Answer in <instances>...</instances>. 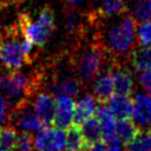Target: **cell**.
<instances>
[{"mask_svg":"<svg viewBox=\"0 0 151 151\" xmlns=\"http://www.w3.org/2000/svg\"><path fill=\"white\" fill-rule=\"evenodd\" d=\"M136 39V21L132 17L120 15L107 27L104 44L116 55L127 53Z\"/></svg>","mask_w":151,"mask_h":151,"instance_id":"obj_1","label":"cell"},{"mask_svg":"<svg viewBox=\"0 0 151 151\" xmlns=\"http://www.w3.org/2000/svg\"><path fill=\"white\" fill-rule=\"evenodd\" d=\"M54 14L50 6H44L32 20L27 14L21 15L19 21L21 35L32 42V45L42 47L54 31Z\"/></svg>","mask_w":151,"mask_h":151,"instance_id":"obj_2","label":"cell"},{"mask_svg":"<svg viewBox=\"0 0 151 151\" xmlns=\"http://www.w3.org/2000/svg\"><path fill=\"white\" fill-rule=\"evenodd\" d=\"M33 48L31 41L24 37L19 38V33H12L0 38V61L9 71H18Z\"/></svg>","mask_w":151,"mask_h":151,"instance_id":"obj_3","label":"cell"},{"mask_svg":"<svg viewBox=\"0 0 151 151\" xmlns=\"http://www.w3.org/2000/svg\"><path fill=\"white\" fill-rule=\"evenodd\" d=\"M31 80L24 73L11 71L9 74L0 77V92L9 103H18L29 93Z\"/></svg>","mask_w":151,"mask_h":151,"instance_id":"obj_4","label":"cell"},{"mask_svg":"<svg viewBox=\"0 0 151 151\" xmlns=\"http://www.w3.org/2000/svg\"><path fill=\"white\" fill-rule=\"evenodd\" d=\"M103 64V50L99 46H90L78 58L77 74L81 83H90L100 71Z\"/></svg>","mask_w":151,"mask_h":151,"instance_id":"obj_5","label":"cell"},{"mask_svg":"<svg viewBox=\"0 0 151 151\" xmlns=\"http://www.w3.org/2000/svg\"><path fill=\"white\" fill-rule=\"evenodd\" d=\"M33 144L37 151H65L66 136L64 130L46 126L39 131Z\"/></svg>","mask_w":151,"mask_h":151,"instance_id":"obj_6","label":"cell"},{"mask_svg":"<svg viewBox=\"0 0 151 151\" xmlns=\"http://www.w3.org/2000/svg\"><path fill=\"white\" fill-rule=\"evenodd\" d=\"M54 116L52 125L60 129L66 130L73 123V112H74V100L70 96L57 94L54 98Z\"/></svg>","mask_w":151,"mask_h":151,"instance_id":"obj_7","label":"cell"},{"mask_svg":"<svg viewBox=\"0 0 151 151\" xmlns=\"http://www.w3.org/2000/svg\"><path fill=\"white\" fill-rule=\"evenodd\" d=\"M54 109H55V104L52 94L41 92L35 97V100L33 104V111L38 116V118L41 120L45 127L52 125Z\"/></svg>","mask_w":151,"mask_h":151,"instance_id":"obj_8","label":"cell"},{"mask_svg":"<svg viewBox=\"0 0 151 151\" xmlns=\"http://www.w3.org/2000/svg\"><path fill=\"white\" fill-rule=\"evenodd\" d=\"M133 99L132 118L138 126H147L151 124V96L136 93Z\"/></svg>","mask_w":151,"mask_h":151,"instance_id":"obj_9","label":"cell"},{"mask_svg":"<svg viewBox=\"0 0 151 151\" xmlns=\"http://www.w3.org/2000/svg\"><path fill=\"white\" fill-rule=\"evenodd\" d=\"M94 98L99 103H106L109 98L113 94V83H112V70L105 68L98 74L93 83Z\"/></svg>","mask_w":151,"mask_h":151,"instance_id":"obj_10","label":"cell"},{"mask_svg":"<svg viewBox=\"0 0 151 151\" xmlns=\"http://www.w3.org/2000/svg\"><path fill=\"white\" fill-rule=\"evenodd\" d=\"M96 119L99 124L101 131L103 140H106L114 136V126H116V118L111 112L110 107L106 103H99L96 107Z\"/></svg>","mask_w":151,"mask_h":151,"instance_id":"obj_11","label":"cell"},{"mask_svg":"<svg viewBox=\"0 0 151 151\" xmlns=\"http://www.w3.org/2000/svg\"><path fill=\"white\" fill-rule=\"evenodd\" d=\"M111 112L113 113L116 119H127L132 118L133 110V99L130 96H119L112 94L106 101Z\"/></svg>","mask_w":151,"mask_h":151,"instance_id":"obj_12","label":"cell"},{"mask_svg":"<svg viewBox=\"0 0 151 151\" xmlns=\"http://www.w3.org/2000/svg\"><path fill=\"white\" fill-rule=\"evenodd\" d=\"M97 107V99L91 94H86L83 97L77 104H74L73 112V123L76 125H83L86 120L94 117Z\"/></svg>","mask_w":151,"mask_h":151,"instance_id":"obj_13","label":"cell"},{"mask_svg":"<svg viewBox=\"0 0 151 151\" xmlns=\"http://www.w3.org/2000/svg\"><path fill=\"white\" fill-rule=\"evenodd\" d=\"M113 93L119 96H130L133 88V77L130 70L119 67L112 71Z\"/></svg>","mask_w":151,"mask_h":151,"instance_id":"obj_14","label":"cell"},{"mask_svg":"<svg viewBox=\"0 0 151 151\" xmlns=\"http://www.w3.org/2000/svg\"><path fill=\"white\" fill-rule=\"evenodd\" d=\"M139 131H140L139 126L131 118L119 119L116 123V126H114V134L122 140V143L124 145L132 142L137 137Z\"/></svg>","mask_w":151,"mask_h":151,"instance_id":"obj_15","label":"cell"},{"mask_svg":"<svg viewBox=\"0 0 151 151\" xmlns=\"http://www.w3.org/2000/svg\"><path fill=\"white\" fill-rule=\"evenodd\" d=\"M66 146L65 151H85L87 143L81 132V127L79 125L72 124L66 129Z\"/></svg>","mask_w":151,"mask_h":151,"instance_id":"obj_16","label":"cell"},{"mask_svg":"<svg viewBox=\"0 0 151 151\" xmlns=\"http://www.w3.org/2000/svg\"><path fill=\"white\" fill-rule=\"evenodd\" d=\"M131 65L138 72H145L151 70V47L140 46L134 48L131 54Z\"/></svg>","mask_w":151,"mask_h":151,"instance_id":"obj_17","label":"cell"},{"mask_svg":"<svg viewBox=\"0 0 151 151\" xmlns=\"http://www.w3.org/2000/svg\"><path fill=\"white\" fill-rule=\"evenodd\" d=\"M17 123H18L19 127L26 132H37V131L39 132L42 127H45L44 124L41 123V120L38 118V116L31 109L22 110L18 116Z\"/></svg>","mask_w":151,"mask_h":151,"instance_id":"obj_18","label":"cell"},{"mask_svg":"<svg viewBox=\"0 0 151 151\" xmlns=\"http://www.w3.org/2000/svg\"><path fill=\"white\" fill-rule=\"evenodd\" d=\"M125 151H151V129L139 131L137 137L125 145Z\"/></svg>","mask_w":151,"mask_h":151,"instance_id":"obj_19","label":"cell"},{"mask_svg":"<svg viewBox=\"0 0 151 151\" xmlns=\"http://www.w3.org/2000/svg\"><path fill=\"white\" fill-rule=\"evenodd\" d=\"M81 127V132L85 137V140L88 144L91 143H94L97 140H101V131H100V127H99V124L96 119V117H92L90 118L88 120H86L83 125H80Z\"/></svg>","mask_w":151,"mask_h":151,"instance_id":"obj_20","label":"cell"},{"mask_svg":"<svg viewBox=\"0 0 151 151\" xmlns=\"http://www.w3.org/2000/svg\"><path fill=\"white\" fill-rule=\"evenodd\" d=\"M57 94H65L73 97L79 92V81L71 77H65L57 81L53 86Z\"/></svg>","mask_w":151,"mask_h":151,"instance_id":"obj_21","label":"cell"},{"mask_svg":"<svg viewBox=\"0 0 151 151\" xmlns=\"http://www.w3.org/2000/svg\"><path fill=\"white\" fill-rule=\"evenodd\" d=\"M131 17L136 22H142L151 18V0H136L132 6Z\"/></svg>","mask_w":151,"mask_h":151,"instance_id":"obj_22","label":"cell"},{"mask_svg":"<svg viewBox=\"0 0 151 151\" xmlns=\"http://www.w3.org/2000/svg\"><path fill=\"white\" fill-rule=\"evenodd\" d=\"M99 11L103 17L109 18L124 13L123 0H99Z\"/></svg>","mask_w":151,"mask_h":151,"instance_id":"obj_23","label":"cell"},{"mask_svg":"<svg viewBox=\"0 0 151 151\" xmlns=\"http://www.w3.org/2000/svg\"><path fill=\"white\" fill-rule=\"evenodd\" d=\"M17 136H18L17 131L13 127H11V126L0 127V149L14 151Z\"/></svg>","mask_w":151,"mask_h":151,"instance_id":"obj_24","label":"cell"},{"mask_svg":"<svg viewBox=\"0 0 151 151\" xmlns=\"http://www.w3.org/2000/svg\"><path fill=\"white\" fill-rule=\"evenodd\" d=\"M136 34H137L138 41L143 46L151 47V18L139 24L138 28L136 29Z\"/></svg>","mask_w":151,"mask_h":151,"instance_id":"obj_25","label":"cell"},{"mask_svg":"<svg viewBox=\"0 0 151 151\" xmlns=\"http://www.w3.org/2000/svg\"><path fill=\"white\" fill-rule=\"evenodd\" d=\"M33 145V138L31 136L29 132L22 131L20 134L17 136L15 139V145H14V150L17 151H26L29 150Z\"/></svg>","mask_w":151,"mask_h":151,"instance_id":"obj_26","label":"cell"},{"mask_svg":"<svg viewBox=\"0 0 151 151\" xmlns=\"http://www.w3.org/2000/svg\"><path fill=\"white\" fill-rule=\"evenodd\" d=\"M138 79H139V83H140V86L143 87V90L147 94L151 96V70L142 72L138 77Z\"/></svg>","mask_w":151,"mask_h":151,"instance_id":"obj_27","label":"cell"},{"mask_svg":"<svg viewBox=\"0 0 151 151\" xmlns=\"http://www.w3.org/2000/svg\"><path fill=\"white\" fill-rule=\"evenodd\" d=\"M104 142L106 144L107 151H124L123 150V143H122V140L116 134L112 136L111 138L104 140Z\"/></svg>","mask_w":151,"mask_h":151,"instance_id":"obj_28","label":"cell"},{"mask_svg":"<svg viewBox=\"0 0 151 151\" xmlns=\"http://www.w3.org/2000/svg\"><path fill=\"white\" fill-rule=\"evenodd\" d=\"M85 151H107V147H106L105 142L101 139V140H97L94 143L88 144L86 146Z\"/></svg>","mask_w":151,"mask_h":151,"instance_id":"obj_29","label":"cell"},{"mask_svg":"<svg viewBox=\"0 0 151 151\" xmlns=\"http://www.w3.org/2000/svg\"><path fill=\"white\" fill-rule=\"evenodd\" d=\"M6 116H7L6 100H5V97L2 96V93L0 92V124L4 123V120L6 119Z\"/></svg>","mask_w":151,"mask_h":151,"instance_id":"obj_30","label":"cell"},{"mask_svg":"<svg viewBox=\"0 0 151 151\" xmlns=\"http://www.w3.org/2000/svg\"><path fill=\"white\" fill-rule=\"evenodd\" d=\"M66 2H68L70 5H72V6H74V5H79V4H81L84 0H65Z\"/></svg>","mask_w":151,"mask_h":151,"instance_id":"obj_31","label":"cell"},{"mask_svg":"<svg viewBox=\"0 0 151 151\" xmlns=\"http://www.w3.org/2000/svg\"><path fill=\"white\" fill-rule=\"evenodd\" d=\"M0 151H12V150H6V149H0Z\"/></svg>","mask_w":151,"mask_h":151,"instance_id":"obj_32","label":"cell"},{"mask_svg":"<svg viewBox=\"0 0 151 151\" xmlns=\"http://www.w3.org/2000/svg\"><path fill=\"white\" fill-rule=\"evenodd\" d=\"M26 151H32V150H31V149H29V150H26Z\"/></svg>","mask_w":151,"mask_h":151,"instance_id":"obj_33","label":"cell"}]
</instances>
